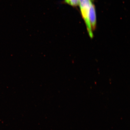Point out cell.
Masks as SVG:
<instances>
[{"label": "cell", "mask_w": 130, "mask_h": 130, "mask_svg": "<svg viewBox=\"0 0 130 130\" xmlns=\"http://www.w3.org/2000/svg\"><path fill=\"white\" fill-rule=\"evenodd\" d=\"M94 0H79V8L81 16L86 25L87 31L91 38L94 37L93 31L89 21V11L91 3Z\"/></svg>", "instance_id": "obj_1"}, {"label": "cell", "mask_w": 130, "mask_h": 130, "mask_svg": "<svg viewBox=\"0 0 130 130\" xmlns=\"http://www.w3.org/2000/svg\"><path fill=\"white\" fill-rule=\"evenodd\" d=\"M94 0L91 3L89 11V21L93 31L95 30L97 24L96 11Z\"/></svg>", "instance_id": "obj_2"}, {"label": "cell", "mask_w": 130, "mask_h": 130, "mask_svg": "<svg viewBox=\"0 0 130 130\" xmlns=\"http://www.w3.org/2000/svg\"><path fill=\"white\" fill-rule=\"evenodd\" d=\"M63 3L73 7H77L79 6V0H64Z\"/></svg>", "instance_id": "obj_3"}]
</instances>
